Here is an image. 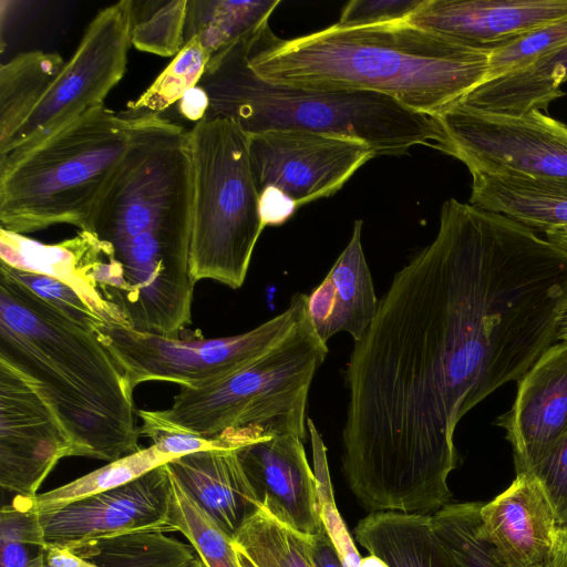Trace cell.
Instances as JSON below:
<instances>
[{
    "instance_id": "ee69618b",
    "label": "cell",
    "mask_w": 567,
    "mask_h": 567,
    "mask_svg": "<svg viewBox=\"0 0 567 567\" xmlns=\"http://www.w3.org/2000/svg\"><path fill=\"white\" fill-rule=\"evenodd\" d=\"M45 564L51 567H100L64 546H45Z\"/></svg>"
},
{
    "instance_id": "ffe728a7",
    "label": "cell",
    "mask_w": 567,
    "mask_h": 567,
    "mask_svg": "<svg viewBox=\"0 0 567 567\" xmlns=\"http://www.w3.org/2000/svg\"><path fill=\"white\" fill-rule=\"evenodd\" d=\"M104 251V244L87 230H80L74 237L56 244H42L0 228V261L14 269L61 280L73 288L104 322L113 323L99 287Z\"/></svg>"
},
{
    "instance_id": "f907efd6",
    "label": "cell",
    "mask_w": 567,
    "mask_h": 567,
    "mask_svg": "<svg viewBox=\"0 0 567 567\" xmlns=\"http://www.w3.org/2000/svg\"><path fill=\"white\" fill-rule=\"evenodd\" d=\"M189 567H206V566L198 557H196Z\"/></svg>"
},
{
    "instance_id": "e575fe53",
    "label": "cell",
    "mask_w": 567,
    "mask_h": 567,
    "mask_svg": "<svg viewBox=\"0 0 567 567\" xmlns=\"http://www.w3.org/2000/svg\"><path fill=\"white\" fill-rule=\"evenodd\" d=\"M566 44L567 17L526 33L506 47L492 51L485 81L523 69Z\"/></svg>"
},
{
    "instance_id": "83f0119b",
    "label": "cell",
    "mask_w": 567,
    "mask_h": 567,
    "mask_svg": "<svg viewBox=\"0 0 567 567\" xmlns=\"http://www.w3.org/2000/svg\"><path fill=\"white\" fill-rule=\"evenodd\" d=\"M172 460L154 445L141 447L62 486L28 497L29 503L37 514L49 513L127 484Z\"/></svg>"
},
{
    "instance_id": "d6986e66",
    "label": "cell",
    "mask_w": 567,
    "mask_h": 567,
    "mask_svg": "<svg viewBox=\"0 0 567 567\" xmlns=\"http://www.w3.org/2000/svg\"><path fill=\"white\" fill-rule=\"evenodd\" d=\"M362 220H355L346 248L324 279L307 295V311L318 337L327 341L339 332L359 341L375 317L377 298L362 249Z\"/></svg>"
},
{
    "instance_id": "8d00e7d4",
    "label": "cell",
    "mask_w": 567,
    "mask_h": 567,
    "mask_svg": "<svg viewBox=\"0 0 567 567\" xmlns=\"http://www.w3.org/2000/svg\"><path fill=\"white\" fill-rule=\"evenodd\" d=\"M137 416L143 421L141 435L150 437L152 445L174 458L202 451L231 449L223 440L206 439L172 425L158 417L155 411L137 410Z\"/></svg>"
},
{
    "instance_id": "bcb514c9",
    "label": "cell",
    "mask_w": 567,
    "mask_h": 567,
    "mask_svg": "<svg viewBox=\"0 0 567 567\" xmlns=\"http://www.w3.org/2000/svg\"><path fill=\"white\" fill-rule=\"evenodd\" d=\"M545 235L548 240L567 251V227L548 230Z\"/></svg>"
},
{
    "instance_id": "44dd1931",
    "label": "cell",
    "mask_w": 567,
    "mask_h": 567,
    "mask_svg": "<svg viewBox=\"0 0 567 567\" xmlns=\"http://www.w3.org/2000/svg\"><path fill=\"white\" fill-rule=\"evenodd\" d=\"M166 466L185 491L231 537L260 504L235 449H216L176 457Z\"/></svg>"
},
{
    "instance_id": "74e56055",
    "label": "cell",
    "mask_w": 567,
    "mask_h": 567,
    "mask_svg": "<svg viewBox=\"0 0 567 567\" xmlns=\"http://www.w3.org/2000/svg\"><path fill=\"white\" fill-rule=\"evenodd\" d=\"M6 266L16 279L74 319L91 326L93 329L97 323L104 322L73 288L61 280Z\"/></svg>"
},
{
    "instance_id": "f6af8a7d",
    "label": "cell",
    "mask_w": 567,
    "mask_h": 567,
    "mask_svg": "<svg viewBox=\"0 0 567 567\" xmlns=\"http://www.w3.org/2000/svg\"><path fill=\"white\" fill-rule=\"evenodd\" d=\"M551 567H567V526L558 528Z\"/></svg>"
},
{
    "instance_id": "8992f818",
    "label": "cell",
    "mask_w": 567,
    "mask_h": 567,
    "mask_svg": "<svg viewBox=\"0 0 567 567\" xmlns=\"http://www.w3.org/2000/svg\"><path fill=\"white\" fill-rule=\"evenodd\" d=\"M136 117L97 109L32 148L0 156V228L83 229L133 141Z\"/></svg>"
},
{
    "instance_id": "7c38bea8",
    "label": "cell",
    "mask_w": 567,
    "mask_h": 567,
    "mask_svg": "<svg viewBox=\"0 0 567 567\" xmlns=\"http://www.w3.org/2000/svg\"><path fill=\"white\" fill-rule=\"evenodd\" d=\"M80 447L45 389L0 359V486L33 497L60 460Z\"/></svg>"
},
{
    "instance_id": "9c48e42d",
    "label": "cell",
    "mask_w": 567,
    "mask_h": 567,
    "mask_svg": "<svg viewBox=\"0 0 567 567\" xmlns=\"http://www.w3.org/2000/svg\"><path fill=\"white\" fill-rule=\"evenodd\" d=\"M306 310L307 295L296 293L279 315L249 331L223 338H169L107 322L97 323L94 330L132 391L146 381L202 388L237 372L278 346Z\"/></svg>"
},
{
    "instance_id": "5bb4252c",
    "label": "cell",
    "mask_w": 567,
    "mask_h": 567,
    "mask_svg": "<svg viewBox=\"0 0 567 567\" xmlns=\"http://www.w3.org/2000/svg\"><path fill=\"white\" fill-rule=\"evenodd\" d=\"M166 464L111 491L37 514L45 544L71 547L140 532H175Z\"/></svg>"
},
{
    "instance_id": "c3c4849f",
    "label": "cell",
    "mask_w": 567,
    "mask_h": 567,
    "mask_svg": "<svg viewBox=\"0 0 567 567\" xmlns=\"http://www.w3.org/2000/svg\"><path fill=\"white\" fill-rule=\"evenodd\" d=\"M240 567H257L243 551L236 549Z\"/></svg>"
},
{
    "instance_id": "cb8c5ba5",
    "label": "cell",
    "mask_w": 567,
    "mask_h": 567,
    "mask_svg": "<svg viewBox=\"0 0 567 567\" xmlns=\"http://www.w3.org/2000/svg\"><path fill=\"white\" fill-rule=\"evenodd\" d=\"M565 82L567 44L523 69L481 83L460 103L489 113L522 115L546 110L549 103L564 96L560 87Z\"/></svg>"
},
{
    "instance_id": "4fadbf2b",
    "label": "cell",
    "mask_w": 567,
    "mask_h": 567,
    "mask_svg": "<svg viewBox=\"0 0 567 567\" xmlns=\"http://www.w3.org/2000/svg\"><path fill=\"white\" fill-rule=\"evenodd\" d=\"M248 147L257 192L277 188L298 207L336 194L377 156L360 141L298 130L248 135Z\"/></svg>"
},
{
    "instance_id": "484cf974",
    "label": "cell",
    "mask_w": 567,
    "mask_h": 567,
    "mask_svg": "<svg viewBox=\"0 0 567 567\" xmlns=\"http://www.w3.org/2000/svg\"><path fill=\"white\" fill-rule=\"evenodd\" d=\"M56 52H23L0 66V150L23 126L64 65Z\"/></svg>"
},
{
    "instance_id": "603a6c76",
    "label": "cell",
    "mask_w": 567,
    "mask_h": 567,
    "mask_svg": "<svg viewBox=\"0 0 567 567\" xmlns=\"http://www.w3.org/2000/svg\"><path fill=\"white\" fill-rule=\"evenodd\" d=\"M354 535L389 567H463L435 534L431 515L373 512Z\"/></svg>"
},
{
    "instance_id": "f1b7e54d",
    "label": "cell",
    "mask_w": 567,
    "mask_h": 567,
    "mask_svg": "<svg viewBox=\"0 0 567 567\" xmlns=\"http://www.w3.org/2000/svg\"><path fill=\"white\" fill-rule=\"evenodd\" d=\"M233 542L235 548L257 567H315L309 536L281 523L261 507L243 524Z\"/></svg>"
},
{
    "instance_id": "7402d4cb",
    "label": "cell",
    "mask_w": 567,
    "mask_h": 567,
    "mask_svg": "<svg viewBox=\"0 0 567 567\" xmlns=\"http://www.w3.org/2000/svg\"><path fill=\"white\" fill-rule=\"evenodd\" d=\"M471 174L468 204L544 233L567 227V182Z\"/></svg>"
},
{
    "instance_id": "3957f363",
    "label": "cell",
    "mask_w": 567,
    "mask_h": 567,
    "mask_svg": "<svg viewBox=\"0 0 567 567\" xmlns=\"http://www.w3.org/2000/svg\"><path fill=\"white\" fill-rule=\"evenodd\" d=\"M489 53L408 21L334 23L290 40L267 24L250 39L247 61L271 84L378 93L437 117L486 80Z\"/></svg>"
},
{
    "instance_id": "d4e9b609",
    "label": "cell",
    "mask_w": 567,
    "mask_h": 567,
    "mask_svg": "<svg viewBox=\"0 0 567 567\" xmlns=\"http://www.w3.org/2000/svg\"><path fill=\"white\" fill-rule=\"evenodd\" d=\"M280 0H187L185 43L199 39L210 59L225 55L269 24Z\"/></svg>"
},
{
    "instance_id": "d590c367",
    "label": "cell",
    "mask_w": 567,
    "mask_h": 567,
    "mask_svg": "<svg viewBox=\"0 0 567 567\" xmlns=\"http://www.w3.org/2000/svg\"><path fill=\"white\" fill-rule=\"evenodd\" d=\"M315 476L318 482L321 516L328 535L330 536L343 567H360L361 557L357 551L352 538L336 507L330 483L326 446L323 442L312 443Z\"/></svg>"
},
{
    "instance_id": "e0dca14e",
    "label": "cell",
    "mask_w": 567,
    "mask_h": 567,
    "mask_svg": "<svg viewBox=\"0 0 567 567\" xmlns=\"http://www.w3.org/2000/svg\"><path fill=\"white\" fill-rule=\"evenodd\" d=\"M567 17V0H424L408 22L492 52Z\"/></svg>"
},
{
    "instance_id": "277c9868",
    "label": "cell",
    "mask_w": 567,
    "mask_h": 567,
    "mask_svg": "<svg viewBox=\"0 0 567 567\" xmlns=\"http://www.w3.org/2000/svg\"><path fill=\"white\" fill-rule=\"evenodd\" d=\"M0 359L45 389L81 456L109 463L141 449L133 391L95 330L33 292L1 261Z\"/></svg>"
},
{
    "instance_id": "4316f807",
    "label": "cell",
    "mask_w": 567,
    "mask_h": 567,
    "mask_svg": "<svg viewBox=\"0 0 567 567\" xmlns=\"http://www.w3.org/2000/svg\"><path fill=\"white\" fill-rule=\"evenodd\" d=\"M68 548L100 567H189L198 557L190 544L157 530L101 538Z\"/></svg>"
},
{
    "instance_id": "30bf717a",
    "label": "cell",
    "mask_w": 567,
    "mask_h": 567,
    "mask_svg": "<svg viewBox=\"0 0 567 567\" xmlns=\"http://www.w3.org/2000/svg\"><path fill=\"white\" fill-rule=\"evenodd\" d=\"M132 0L101 9L54 82L0 156L23 153L101 109L126 70Z\"/></svg>"
},
{
    "instance_id": "8fae6325",
    "label": "cell",
    "mask_w": 567,
    "mask_h": 567,
    "mask_svg": "<svg viewBox=\"0 0 567 567\" xmlns=\"http://www.w3.org/2000/svg\"><path fill=\"white\" fill-rule=\"evenodd\" d=\"M436 118L446 155L470 173L567 182V125L540 111L505 115L458 103Z\"/></svg>"
},
{
    "instance_id": "7a4b0ae2",
    "label": "cell",
    "mask_w": 567,
    "mask_h": 567,
    "mask_svg": "<svg viewBox=\"0 0 567 567\" xmlns=\"http://www.w3.org/2000/svg\"><path fill=\"white\" fill-rule=\"evenodd\" d=\"M132 116L130 150L81 230L106 246L105 297L121 323L179 338L192 323L195 286L189 134L159 114Z\"/></svg>"
},
{
    "instance_id": "52a82bcc",
    "label": "cell",
    "mask_w": 567,
    "mask_h": 567,
    "mask_svg": "<svg viewBox=\"0 0 567 567\" xmlns=\"http://www.w3.org/2000/svg\"><path fill=\"white\" fill-rule=\"evenodd\" d=\"M328 352L308 311L293 331L237 372L202 388H181L163 421L231 449L279 435L307 433V401Z\"/></svg>"
},
{
    "instance_id": "681fc988",
    "label": "cell",
    "mask_w": 567,
    "mask_h": 567,
    "mask_svg": "<svg viewBox=\"0 0 567 567\" xmlns=\"http://www.w3.org/2000/svg\"><path fill=\"white\" fill-rule=\"evenodd\" d=\"M558 341L567 342V313L563 320L559 334H558Z\"/></svg>"
},
{
    "instance_id": "4dcf8cb0",
    "label": "cell",
    "mask_w": 567,
    "mask_h": 567,
    "mask_svg": "<svg viewBox=\"0 0 567 567\" xmlns=\"http://www.w3.org/2000/svg\"><path fill=\"white\" fill-rule=\"evenodd\" d=\"M483 504L449 503L431 515L432 526L463 567H506L483 528Z\"/></svg>"
},
{
    "instance_id": "b9f144b4",
    "label": "cell",
    "mask_w": 567,
    "mask_h": 567,
    "mask_svg": "<svg viewBox=\"0 0 567 567\" xmlns=\"http://www.w3.org/2000/svg\"><path fill=\"white\" fill-rule=\"evenodd\" d=\"M309 549L315 567H343L326 527L309 536Z\"/></svg>"
},
{
    "instance_id": "1f68e13d",
    "label": "cell",
    "mask_w": 567,
    "mask_h": 567,
    "mask_svg": "<svg viewBox=\"0 0 567 567\" xmlns=\"http://www.w3.org/2000/svg\"><path fill=\"white\" fill-rule=\"evenodd\" d=\"M187 0H132L131 44L159 56L185 45Z\"/></svg>"
},
{
    "instance_id": "ba28073f",
    "label": "cell",
    "mask_w": 567,
    "mask_h": 567,
    "mask_svg": "<svg viewBox=\"0 0 567 567\" xmlns=\"http://www.w3.org/2000/svg\"><path fill=\"white\" fill-rule=\"evenodd\" d=\"M188 134L193 169L189 274L195 284L212 279L238 289L265 228L248 135L226 117H204Z\"/></svg>"
},
{
    "instance_id": "2e32d148",
    "label": "cell",
    "mask_w": 567,
    "mask_h": 567,
    "mask_svg": "<svg viewBox=\"0 0 567 567\" xmlns=\"http://www.w3.org/2000/svg\"><path fill=\"white\" fill-rule=\"evenodd\" d=\"M511 410L496 424L506 430L516 474L530 471L567 433V342H556L517 382Z\"/></svg>"
},
{
    "instance_id": "f35d334b",
    "label": "cell",
    "mask_w": 567,
    "mask_h": 567,
    "mask_svg": "<svg viewBox=\"0 0 567 567\" xmlns=\"http://www.w3.org/2000/svg\"><path fill=\"white\" fill-rule=\"evenodd\" d=\"M528 473L535 476L546 493L558 528L567 526V433Z\"/></svg>"
},
{
    "instance_id": "f546056e",
    "label": "cell",
    "mask_w": 567,
    "mask_h": 567,
    "mask_svg": "<svg viewBox=\"0 0 567 567\" xmlns=\"http://www.w3.org/2000/svg\"><path fill=\"white\" fill-rule=\"evenodd\" d=\"M169 472V471H168ZM171 522L206 567H240L233 537L171 474Z\"/></svg>"
},
{
    "instance_id": "ac0fdd59",
    "label": "cell",
    "mask_w": 567,
    "mask_h": 567,
    "mask_svg": "<svg viewBox=\"0 0 567 567\" xmlns=\"http://www.w3.org/2000/svg\"><path fill=\"white\" fill-rule=\"evenodd\" d=\"M483 528L506 567H550L558 526L539 482L528 472L481 508Z\"/></svg>"
},
{
    "instance_id": "5b68a950",
    "label": "cell",
    "mask_w": 567,
    "mask_h": 567,
    "mask_svg": "<svg viewBox=\"0 0 567 567\" xmlns=\"http://www.w3.org/2000/svg\"><path fill=\"white\" fill-rule=\"evenodd\" d=\"M251 38L208 62L197 84L209 101L205 117L233 120L247 135L298 130L348 137L369 145L377 156L402 155L421 145L446 154L447 136L437 118L393 99L363 91L281 86L259 79L247 61Z\"/></svg>"
},
{
    "instance_id": "d6a6232c",
    "label": "cell",
    "mask_w": 567,
    "mask_h": 567,
    "mask_svg": "<svg viewBox=\"0 0 567 567\" xmlns=\"http://www.w3.org/2000/svg\"><path fill=\"white\" fill-rule=\"evenodd\" d=\"M210 55L199 39L185 43L166 69L124 112L131 115L159 114L195 87L204 75Z\"/></svg>"
},
{
    "instance_id": "60d3db41",
    "label": "cell",
    "mask_w": 567,
    "mask_h": 567,
    "mask_svg": "<svg viewBox=\"0 0 567 567\" xmlns=\"http://www.w3.org/2000/svg\"><path fill=\"white\" fill-rule=\"evenodd\" d=\"M258 202L260 218L265 227L282 225L298 208L291 198L274 187H267L259 192Z\"/></svg>"
},
{
    "instance_id": "836d02e7",
    "label": "cell",
    "mask_w": 567,
    "mask_h": 567,
    "mask_svg": "<svg viewBox=\"0 0 567 567\" xmlns=\"http://www.w3.org/2000/svg\"><path fill=\"white\" fill-rule=\"evenodd\" d=\"M45 542L29 498L17 495L0 511V567H45Z\"/></svg>"
},
{
    "instance_id": "9a60e30c",
    "label": "cell",
    "mask_w": 567,
    "mask_h": 567,
    "mask_svg": "<svg viewBox=\"0 0 567 567\" xmlns=\"http://www.w3.org/2000/svg\"><path fill=\"white\" fill-rule=\"evenodd\" d=\"M297 435L261 439L236 449L260 507L295 530L313 536L324 528L318 482Z\"/></svg>"
},
{
    "instance_id": "7dc6e473",
    "label": "cell",
    "mask_w": 567,
    "mask_h": 567,
    "mask_svg": "<svg viewBox=\"0 0 567 567\" xmlns=\"http://www.w3.org/2000/svg\"><path fill=\"white\" fill-rule=\"evenodd\" d=\"M360 567H389L383 560L380 558L369 555L361 559Z\"/></svg>"
},
{
    "instance_id": "816d5d0a",
    "label": "cell",
    "mask_w": 567,
    "mask_h": 567,
    "mask_svg": "<svg viewBox=\"0 0 567 567\" xmlns=\"http://www.w3.org/2000/svg\"><path fill=\"white\" fill-rule=\"evenodd\" d=\"M551 567V566H550Z\"/></svg>"
},
{
    "instance_id": "6da1fadb",
    "label": "cell",
    "mask_w": 567,
    "mask_h": 567,
    "mask_svg": "<svg viewBox=\"0 0 567 567\" xmlns=\"http://www.w3.org/2000/svg\"><path fill=\"white\" fill-rule=\"evenodd\" d=\"M440 215L435 238L394 275L346 370L342 470L371 513L432 515L447 505L457 423L551 343L530 275Z\"/></svg>"
},
{
    "instance_id": "7bdbcfd3",
    "label": "cell",
    "mask_w": 567,
    "mask_h": 567,
    "mask_svg": "<svg viewBox=\"0 0 567 567\" xmlns=\"http://www.w3.org/2000/svg\"><path fill=\"white\" fill-rule=\"evenodd\" d=\"M208 96L199 86L190 89L179 101V111L188 120L198 122L208 111Z\"/></svg>"
},
{
    "instance_id": "ab89813d",
    "label": "cell",
    "mask_w": 567,
    "mask_h": 567,
    "mask_svg": "<svg viewBox=\"0 0 567 567\" xmlns=\"http://www.w3.org/2000/svg\"><path fill=\"white\" fill-rule=\"evenodd\" d=\"M424 0H353L346 4L336 24L369 27L408 21Z\"/></svg>"
}]
</instances>
